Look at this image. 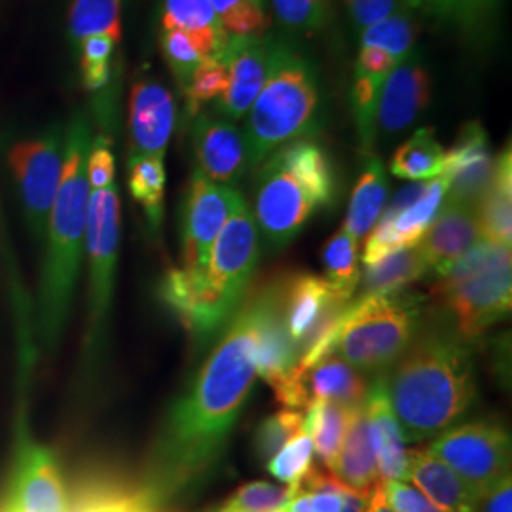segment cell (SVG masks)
<instances>
[{
	"label": "cell",
	"instance_id": "d4e9b609",
	"mask_svg": "<svg viewBox=\"0 0 512 512\" xmlns=\"http://www.w3.org/2000/svg\"><path fill=\"white\" fill-rule=\"evenodd\" d=\"M480 239L509 245L512 241V154L505 148L495 158L494 175L475 205Z\"/></svg>",
	"mask_w": 512,
	"mask_h": 512
},
{
	"label": "cell",
	"instance_id": "30bf717a",
	"mask_svg": "<svg viewBox=\"0 0 512 512\" xmlns=\"http://www.w3.org/2000/svg\"><path fill=\"white\" fill-rule=\"evenodd\" d=\"M120 245V196L116 184L92 190L86 224L90 258V342L109 313Z\"/></svg>",
	"mask_w": 512,
	"mask_h": 512
},
{
	"label": "cell",
	"instance_id": "e0dca14e",
	"mask_svg": "<svg viewBox=\"0 0 512 512\" xmlns=\"http://www.w3.org/2000/svg\"><path fill=\"white\" fill-rule=\"evenodd\" d=\"M198 171L213 183L234 186L251 169L243 131L230 120L198 112L192 124Z\"/></svg>",
	"mask_w": 512,
	"mask_h": 512
},
{
	"label": "cell",
	"instance_id": "f907efd6",
	"mask_svg": "<svg viewBox=\"0 0 512 512\" xmlns=\"http://www.w3.org/2000/svg\"><path fill=\"white\" fill-rule=\"evenodd\" d=\"M399 61L393 55L387 54L380 48H372V46H361L359 57L355 63V71L357 73L370 74V76H382L385 78L387 74L393 71V67Z\"/></svg>",
	"mask_w": 512,
	"mask_h": 512
},
{
	"label": "cell",
	"instance_id": "7dc6e473",
	"mask_svg": "<svg viewBox=\"0 0 512 512\" xmlns=\"http://www.w3.org/2000/svg\"><path fill=\"white\" fill-rule=\"evenodd\" d=\"M503 0H458V25L465 33L478 35L492 29Z\"/></svg>",
	"mask_w": 512,
	"mask_h": 512
},
{
	"label": "cell",
	"instance_id": "ac0fdd59",
	"mask_svg": "<svg viewBox=\"0 0 512 512\" xmlns=\"http://www.w3.org/2000/svg\"><path fill=\"white\" fill-rule=\"evenodd\" d=\"M495 158L486 128L471 120L459 129L456 143L446 150L442 177L446 179L448 203H459L475 209L482 192L494 175Z\"/></svg>",
	"mask_w": 512,
	"mask_h": 512
},
{
	"label": "cell",
	"instance_id": "11a10c76",
	"mask_svg": "<svg viewBox=\"0 0 512 512\" xmlns=\"http://www.w3.org/2000/svg\"><path fill=\"white\" fill-rule=\"evenodd\" d=\"M363 512H395L385 497L384 482L378 480L366 499L365 511Z\"/></svg>",
	"mask_w": 512,
	"mask_h": 512
},
{
	"label": "cell",
	"instance_id": "f6af8a7d",
	"mask_svg": "<svg viewBox=\"0 0 512 512\" xmlns=\"http://www.w3.org/2000/svg\"><path fill=\"white\" fill-rule=\"evenodd\" d=\"M300 429H304V416L298 410L283 408L268 416L256 429V456L268 463Z\"/></svg>",
	"mask_w": 512,
	"mask_h": 512
},
{
	"label": "cell",
	"instance_id": "7402d4cb",
	"mask_svg": "<svg viewBox=\"0 0 512 512\" xmlns=\"http://www.w3.org/2000/svg\"><path fill=\"white\" fill-rule=\"evenodd\" d=\"M431 503L446 512H475L482 495L459 478L429 448L408 450V476Z\"/></svg>",
	"mask_w": 512,
	"mask_h": 512
},
{
	"label": "cell",
	"instance_id": "8992f818",
	"mask_svg": "<svg viewBox=\"0 0 512 512\" xmlns=\"http://www.w3.org/2000/svg\"><path fill=\"white\" fill-rule=\"evenodd\" d=\"M321 126L323 93L315 63L289 42L272 38L268 76L243 129L251 167L291 141L311 139Z\"/></svg>",
	"mask_w": 512,
	"mask_h": 512
},
{
	"label": "cell",
	"instance_id": "681fc988",
	"mask_svg": "<svg viewBox=\"0 0 512 512\" xmlns=\"http://www.w3.org/2000/svg\"><path fill=\"white\" fill-rule=\"evenodd\" d=\"M384 482V480H382ZM385 497L395 512H446L431 503L418 488L401 480L384 482Z\"/></svg>",
	"mask_w": 512,
	"mask_h": 512
},
{
	"label": "cell",
	"instance_id": "8d00e7d4",
	"mask_svg": "<svg viewBox=\"0 0 512 512\" xmlns=\"http://www.w3.org/2000/svg\"><path fill=\"white\" fill-rule=\"evenodd\" d=\"M160 44H162L167 67L171 69L173 78L177 80L183 92L192 74L196 73V69L202 65L203 59L215 54L205 40L179 29H162Z\"/></svg>",
	"mask_w": 512,
	"mask_h": 512
},
{
	"label": "cell",
	"instance_id": "ab89813d",
	"mask_svg": "<svg viewBox=\"0 0 512 512\" xmlns=\"http://www.w3.org/2000/svg\"><path fill=\"white\" fill-rule=\"evenodd\" d=\"M228 37H266L270 18L264 0H211Z\"/></svg>",
	"mask_w": 512,
	"mask_h": 512
},
{
	"label": "cell",
	"instance_id": "c3c4849f",
	"mask_svg": "<svg viewBox=\"0 0 512 512\" xmlns=\"http://www.w3.org/2000/svg\"><path fill=\"white\" fill-rule=\"evenodd\" d=\"M114 154L107 135H97L88 152V183L92 190H101L114 184Z\"/></svg>",
	"mask_w": 512,
	"mask_h": 512
},
{
	"label": "cell",
	"instance_id": "603a6c76",
	"mask_svg": "<svg viewBox=\"0 0 512 512\" xmlns=\"http://www.w3.org/2000/svg\"><path fill=\"white\" fill-rule=\"evenodd\" d=\"M480 239L475 209L459 203H442L437 219L418 243L429 270L440 272L456 262Z\"/></svg>",
	"mask_w": 512,
	"mask_h": 512
},
{
	"label": "cell",
	"instance_id": "9c48e42d",
	"mask_svg": "<svg viewBox=\"0 0 512 512\" xmlns=\"http://www.w3.org/2000/svg\"><path fill=\"white\" fill-rule=\"evenodd\" d=\"M429 450L480 495L511 475V437L490 421L446 429Z\"/></svg>",
	"mask_w": 512,
	"mask_h": 512
},
{
	"label": "cell",
	"instance_id": "7c38bea8",
	"mask_svg": "<svg viewBox=\"0 0 512 512\" xmlns=\"http://www.w3.org/2000/svg\"><path fill=\"white\" fill-rule=\"evenodd\" d=\"M245 198L238 188L213 183L196 169L183 207V268L203 272L222 226Z\"/></svg>",
	"mask_w": 512,
	"mask_h": 512
},
{
	"label": "cell",
	"instance_id": "f35d334b",
	"mask_svg": "<svg viewBox=\"0 0 512 512\" xmlns=\"http://www.w3.org/2000/svg\"><path fill=\"white\" fill-rule=\"evenodd\" d=\"M385 78L355 71V80H353V88H351V109H353L355 128L359 133L361 148L368 154L378 139L376 112H378V101H380Z\"/></svg>",
	"mask_w": 512,
	"mask_h": 512
},
{
	"label": "cell",
	"instance_id": "44dd1931",
	"mask_svg": "<svg viewBox=\"0 0 512 512\" xmlns=\"http://www.w3.org/2000/svg\"><path fill=\"white\" fill-rule=\"evenodd\" d=\"M365 414L380 480L406 482L408 448L401 423L389 403L382 374H378L376 382L368 387Z\"/></svg>",
	"mask_w": 512,
	"mask_h": 512
},
{
	"label": "cell",
	"instance_id": "5bb4252c",
	"mask_svg": "<svg viewBox=\"0 0 512 512\" xmlns=\"http://www.w3.org/2000/svg\"><path fill=\"white\" fill-rule=\"evenodd\" d=\"M272 54L270 37H230L220 50V59L226 67V90L215 103L222 118L238 122L247 116L262 90Z\"/></svg>",
	"mask_w": 512,
	"mask_h": 512
},
{
	"label": "cell",
	"instance_id": "277c9868",
	"mask_svg": "<svg viewBox=\"0 0 512 512\" xmlns=\"http://www.w3.org/2000/svg\"><path fill=\"white\" fill-rule=\"evenodd\" d=\"M92 133L82 116L74 118L65 139V164L46 226V262L38 294V338L54 348L61 338L73 302L74 285L86 249V224L92 188L88 152Z\"/></svg>",
	"mask_w": 512,
	"mask_h": 512
},
{
	"label": "cell",
	"instance_id": "ee69618b",
	"mask_svg": "<svg viewBox=\"0 0 512 512\" xmlns=\"http://www.w3.org/2000/svg\"><path fill=\"white\" fill-rule=\"evenodd\" d=\"M281 27L291 33L311 35L325 27L329 19V0H270Z\"/></svg>",
	"mask_w": 512,
	"mask_h": 512
},
{
	"label": "cell",
	"instance_id": "836d02e7",
	"mask_svg": "<svg viewBox=\"0 0 512 512\" xmlns=\"http://www.w3.org/2000/svg\"><path fill=\"white\" fill-rule=\"evenodd\" d=\"M69 35L76 46L86 38L122 40V0H73L69 8Z\"/></svg>",
	"mask_w": 512,
	"mask_h": 512
},
{
	"label": "cell",
	"instance_id": "2e32d148",
	"mask_svg": "<svg viewBox=\"0 0 512 512\" xmlns=\"http://www.w3.org/2000/svg\"><path fill=\"white\" fill-rule=\"evenodd\" d=\"M431 101V74L420 50H412L387 74L376 112V135L393 137L416 122Z\"/></svg>",
	"mask_w": 512,
	"mask_h": 512
},
{
	"label": "cell",
	"instance_id": "1f68e13d",
	"mask_svg": "<svg viewBox=\"0 0 512 512\" xmlns=\"http://www.w3.org/2000/svg\"><path fill=\"white\" fill-rule=\"evenodd\" d=\"M162 29H179L202 38L215 54H219L230 38L222 29L211 0H164Z\"/></svg>",
	"mask_w": 512,
	"mask_h": 512
},
{
	"label": "cell",
	"instance_id": "8fae6325",
	"mask_svg": "<svg viewBox=\"0 0 512 512\" xmlns=\"http://www.w3.org/2000/svg\"><path fill=\"white\" fill-rule=\"evenodd\" d=\"M18 181L19 196L35 236H44L59 190L65 164V145L59 135L21 141L8 156Z\"/></svg>",
	"mask_w": 512,
	"mask_h": 512
},
{
	"label": "cell",
	"instance_id": "484cf974",
	"mask_svg": "<svg viewBox=\"0 0 512 512\" xmlns=\"http://www.w3.org/2000/svg\"><path fill=\"white\" fill-rule=\"evenodd\" d=\"M334 476L355 492L365 495L370 494L372 486L380 480L366 423L365 403L349 408L348 429L334 467Z\"/></svg>",
	"mask_w": 512,
	"mask_h": 512
},
{
	"label": "cell",
	"instance_id": "816d5d0a",
	"mask_svg": "<svg viewBox=\"0 0 512 512\" xmlns=\"http://www.w3.org/2000/svg\"><path fill=\"white\" fill-rule=\"evenodd\" d=\"M412 12H421L440 23L458 25V0H406Z\"/></svg>",
	"mask_w": 512,
	"mask_h": 512
},
{
	"label": "cell",
	"instance_id": "60d3db41",
	"mask_svg": "<svg viewBox=\"0 0 512 512\" xmlns=\"http://www.w3.org/2000/svg\"><path fill=\"white\" fill-rule=\"evenodd\" d=\"M291 495H293V486H279L264 480H253L239 486L219 511L283 512Z\"/></svg>",
	"mask_w": 512,
	"mask_h": 512
},
{
	"label": "cell",
	"instance_id": "4316f807",
	"mask_svg": "<svg viewBox=\"0 0 512 512\" xmlns=\"http://www.w3.org/2000/svg\"><path fill=\"white\" fill-rule=\"evenodd\" d=\"M368 494H359L338 476L311 467L296 486L283 512H363Z\"/></svg>",
	"mask_w": 512,
	"mask_h": 512
},
{
	"label": "cell",
	"instance_id": "bcb514c9",
	"mask_svg": "<svg viewBox=\"0 0 512 512\" xmlns=\"http://www.w3.org/2000/svg\"><path fill=\"white\" fill-rule=\"evenodd\" d=\"M344 4L353 27L359 31L393 14L412 12L406 0H344Z\"/></svg>",
	"mask_w": 512,
	"mask_h": 512
},
{
	"label": "cell",
	"instance_id": "d590c367",
	"mask_svg": "<svg viewBox=\"0 0 512 512\" xmlns=\"http://www.w3.org/2000/svg\"><path fill=\"white\" fill-rule=\"evenodd\" d=\"M69 512H160V505L143 486H93L71 501Z\"/></svg>",
	"mask_w": 512,
	"mask_h": 512
},
{
	"label": "cell",
	"instance_id": "4fadbf2b",
	"mask_svg": "<svg viewBox=\"0 0 512 512\" xmlns=\"http://www.w3.org/2000/svg\"><path fill=\"white\" fill-rule=\"evenodd\" d=\"M6 512H69L71 499L54 454L35 442H21L14 476L6 495Z\"/></svg>",
	"mask_w": 512,
	"mask_h": 512
},
{
	"label": "cell",
	"instance_id": "4dcf8cb0",
	"mask_svg": "<svg viewBox=\"0 0 512 512\" xmlns=\"http://www.w3.org/2000/svg\"><path fill=\"white\" fill-rule=\"evenodd\" d=\"M349 408L329 401H313L306 408L304 429L308 431L313 452L325 469L334 475V467L342 450L348 429Z\"/></svg>",
	"mask_w": 512,
	"mask_h": 512
},
{
	"label": "cell",
	"instance_id": "ba28073f",
	"mask_svg": "<svg viewBox=\"0 0 512 512\" xmlns=\"http://www.w3.org/2000/svg\"><path fill=\"white\" fill-rule=\"evenodd\" d=\"M423 306L416 294H370L353 300L342 319L336 349L359 372L382 374L421 330Z\"/></svg>",
	"mask_w": 512,
	"mask_h": 512
},
{
	"label": "cell",
	"instance_id": "e575fe53",
	"mask_svg": "<svg viewBox=\"0 0 512 512\" xmlns=\"http://www.w3.org/2000/svg\"><path fill=\"white\" fill-rule=\"evenodd\" d=\"M357 243L359 241H355L344 228H340L325 243V249H323V264L327 274L325 279L332 287V291L346 300H355V293L361 279Z\"/></svg>",
	"mask_w": 512,
	"mask_h": 512
},
{
	"label": "cell",
	"instance_id": "74e56055",
	"mask_svg": "<svg viewBox=\"0 0 512 512\" xmlns=\"http://www.w3.org/2000/svg\"><path fill=\"white\" fill-rule=\"evenodd\" d=\"M418 27L412 12H399L361 31V46L380 48L397 61L414 50Z\"/></svg>",
	"mask_w": 512,
	"mask_h": 512
},
{
	"label": "cell",
	"instance_id": "9f6ffc18",
	"mask_svg": "<svg viewBox=\"0 0 512 512\" xmlns=\"http://www.w3.org/2000/svg\"><path fill=\"white\" fill-rule=\"evenodd\" d=\"M217 512H224V511H217Z\"/></svg>",
	"mask_w": 512,
	"mask_h": 512
},
{
	"label": "cell",
	"instance_id": "d6a6232c",
	"mask_svg": "<svg viewBox=\"0 0 512 512\" xmlns=\"http://www.w3.org/2000/svg\"><path fill=\"white\" fill-rule=\"evenodd\" d=\"M128 184L133 200L145 209L150 228L158 232L164 219V158L129 156Z\"/></svg>",
	"mask_w": 512,
	"mask_h": 512
},
{
	"label": "cell",
	"instance_id": "db71d44e",
	"mask_svg": "<svg viewBox=\"0 0 512 512\" xmlns=\"http://www.w3.org/2000/svg\"><path fill=\"white\" fill-rule=\"evenodd\" d=\"M475 512H512V478L505 476L482 495Z\"/></svg>",
	"mask_w": 512,
	"mask_h": 512
},
{
	"label": "cell",
	"instance_id": "7a4b0ae2",
	"mask_svg": "<svg viewBox=\"0 0 512 512\" xmlns=\"http://www.w3.org/2000/svg\"><path fill=\"white\" fill-rule=\"evenodd\" d=\"M382 378L406 442L450 429L475 399L471 346L444 327L420 330Z\"/></svg>",
	"mask_w": 512,
	"mask_h": 512
},
{
	"label": "cell",
	"instance_id": "f546056e",
	"mask_svg": "<svg viewBox=\"0 0 512 512\" xmlns=\"http://www.w3.org/2000/svg\"><path fill=\"white\" fill-rule=\"evenodd\" d=\"M429 272V266L421 255L418 245L385 256L380 262L365 266L359 287V298L370 294L401 293L410 283L418 281Z\"/></svg>",
	"mask_w": 512,
	"mask_h": 512
},
{
	"label": "cell",
	"instance_id": "ffe728a7",
	"mask_svg": "<svg viewBox=\"0 0 512 512\" xmlns=\"http://www.w3.org/2000/svg\"><path fill=\"white\" fill-rule=\"evenodd\" d=\"M177 122L173 93L158 80H139L129 95V156L164 158Z\"/></svg>",
	"mask_w": 512,
	"mask_h": 512
},
{
	"label": "cell",
	"instance_id": "7bdbcfd3",
	"mask_svg": "<svg viewBox=\"0 0 512 512\" xmlns=\"http://www.w3.org/2000/svg\"><path fill=\"white\" fill-rule=\"evenodd\" d=\"M226 90V67L219 54L209 55L202 61V65L192 74L184 97H186V110L188 116L194 118L205 103L217 101Z\"/></svg>",
	"mask_w": 512,
	"mask_h": 512
},
{
	"label": "cell",
	"instance_id": "f1b7e54d",
	"mask_svg": "<svg viewBox=\"0 0 512 512\" xmlns=\"http://www.w3.org/2000/svg\"><path fill=\"white\" fill-rule=\"evenodd\" d=\"M446 150L440 145L433 128H421L395 150L389 171L410 183L437 179L444 171Z\"/></svg>",
	"mask_w": 512,
	"mask_h": 512
},
{
	"label": "cell",
	"instance_id": "f5cc1de1",
	"mask_svg": "<svg viewBox=\"0 0 512 512\" xmlns=\"http://www.w3.org/2000/svg\"><path fill=\"white\" fill-rule=\"evenodd\" d=\"M80 65H109L116 42L109 37L86 38L80 46Z\"/></svg>",
	"mask_w": 512,
	"mask_h": 512
},
{
	"label": "cell",
	"instance_id": "6da1fadb",
	"mask_svg": "<svg viewBox=\"0 0 512 512\" xmlns=\"http://www.w3.org/2000/svg\"><path fill=\"white\" fill-rule=\"evenodd\" d=\"M256 294L236 313L196 382L173 406L141 484L162 507L222 458L256 380Z\"/></svg>",
	"mask_w": 512,
	"mask_h": 512
},
{
	"label": "cell",
	"instance_id": "cb8c5ba5",
	"mask_svg": "<svg viewBox=\"0 0 512 512\" xmlns=\"http://www.w3.org/2000/svg\"><path fill=\"white\" fill-rule=\"evenodd\" d=\"M294 374L302 385L308 404L313 401H329L353 408L365 403L370 387L363 372L349 365L338 353H332L308 370Z\"/></svg>",
	"mask_w": 512,
	"mask_h": 512
},
{
	"label": "cell",
	"instance_id": "83f0119b",
	"mask_svg": "<svg viewBox=\"0 0 512 512\" xmlns=\"http://www.w3.org/2000/svg\"><path fill=\"white\" fill-rule=\"evenodd\" d=\"M389 196V183L384 164L376 156H368L365 169L353 188L348 213L342 228L355 241L366 238L382 217Z\"/></svg>",
	"mask_w": 512,
	"mask_h": 512
},
{
	"label": "cell",
	"instance_id": "3957f363",
	"mask_svg": "<svg viewBox=\"0 0 512 512\" xmlns=\"http://www.w3.org/2000/svg\"><path fill=\"white\" fill-rule=\"evenodd\" d=\"M260 260V232L247 202L226 220L203 272L171 268L160 296L198 342H211L236 317Z\"/></svg>",
	"mask_w": 512,
	"mask_h": 512
},
{
	"label": "cell",
	"instance_id": "b9f144b4",
	"mask_svg": "<svg viewBox=\"0 0 512 512\" xmlns=\"http://www.w3.org/2000/svg\"><path fill=\"white\" fill-rule=\"evenodd\" d=\"M313 467V442L306 429H300L274 458L266 463L270 475L285 486H296Z\"/></svg>",
	"mask_w": 512,
	"mask_h": 512
},
{
	"label": "cell",
	"instance_id": "52a82bcc",
	"mask_svg": "<svg viewBox=\"0 0 512 512\" xmlns=\"http://www.w3.org/2000/svg\"><path fill=\"white\" fill-rule=\"evenodd\" d=\"M431 300L444 329L471 346L511 311V247L478 239L465 255L437 272Z\"/></svg>",
	"mask_w": 512,
	"mask_h": 512
},
{
	"label": "cell",
	"instance_id": "5b68a950",
	"mask_svg": "<svg viewBox=\"0 0 512 512\" xmlns=\"http://www.w3.org/2000/svg\"><path fill=\"white\" fill-rule=\"evenodd\" d=\"M336 169L313 139H296L274 150L256 179L258 232L272 249L289 245L319 211L336 200Z\"/></svg>",
	"mask_w": 512,
	"mask_h": 512
},
{
	"label": "cell",
	"instance_id": "d6986e66",
	"mask_svg": "<svg viewBox=\"0 0 512 512\" xmlns=\"http://www.w3.org/2000/svg\"><path fill=\"white\" fill-rule=\"evenodd\" d=\"M258 327H256V372L274 389L275 395L291 382L300 353L287 330L281 281L256 293Z\"/></svg>",
	"mask_w": 512,
	"mask_h": 512
},
{
	"label": "cell",
	"instance_id": "9a60e30c",
	"mask_svg": "<svg viewBox=\"0 0 512 512\" xmlns=\"http://www.w3.org/2000/svg\"><path fill=\"white\" fill-rule=\"evenodd\" d=\"M448 184L440 175L437 179L427 181V188L420 200L412 203L399 213L384 211L376 226L366 236L363 249V266H372L385 256L393 255L408 247H416L433 220L437 219L440 207L446 200Z\"/></svg>",
	"mask_w": 512,
	"mask_h": 512
}]
</instances>
